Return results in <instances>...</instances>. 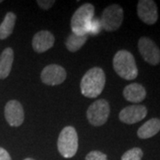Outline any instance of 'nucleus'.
<instances>
[{
	"label": "nucleus",
	"mask_w": 160,
	"mask_h": 160,
	"mask_svg": "<svg viewBox=\"0 0 160 160\" xmlns=\"http://www.w3.org/2000/svg\"><path fill=\"white\" fill-rule=\"evenodd\" d=\"M106 82L105 73L102 68L94 67L89 69L80 82L82 94L87 98H96L102 92Z\"/></svg>",
	"instance_id": "1"
},
{
	"label": "nucleus",
	"mask_w": 160,
	"mask_h": 160,
	"mask_svg": "<svg viewBox=\"0 0 160 160\" xmlns=\"http://www.w3.org/2000/svg\"><path fill=\"white\" fill-rule=\"evenodd\" d=\"M113 68L116 73L124 79L133 80L137 78L138 69L135 59L126 50H120L115 54Z\"/></svg>",
	"instance_id": "2"
},
{
	"label": "nucleus",
	"mask_w": 160,
	"mask_h": 160,
	"mask_svg": "<svg viewBox=\"0 0 160 160\" xmlns=\"http://www.w3.org/2000/svg\"><path fill=\"white\" fill-rule=\"evenodd\" d=\"M94 16V6L86 3L80 6L72 15L70 27L72 33L79 36L88 35L90 23Z\"/></svg>",
	"instance_id": "3"
},
{
	"label": "nucleus",
	"mask_w": 160,
	"mask_h": 160,
	"mask_svg": "<svg viewBox=\"0 0 160 160\" xmlns=\"http://www.w3.org/2000/svg\"><path fill=\"white\" fill-rule=\"evenodd\" d=\"M58 150L65 158H73L78 149V136L73 126H66L61 132L57 142Z\"/></svg>",
	"instance_id": "4"
},
{
	"label": "nucleus",
	"mask_w": 160,
	"mask_h": 160,
	"mask_svg": "<svg viewBox=\"0 0 160 160\" xmlns=\"http://www.w3.org/2000/svg\"><path fill=\"white\" fill-rule=\"evenodd\" d=\"M101 23L102 29L106 31H115L119 29L124 21V11L119 5H111L106 7L102 12Z\"/></svg>",
	"instance_id": "5"
},
{
	"label": "nucleus",
	"mask_w": 160,
	"mask_h": 160,
	"mask_svg": "<svg viewBox=\"0 0 160 160\" xmlns=\"http://www.w3.org/2000/svg\"><path fill=\"white\" fill-rule=\"evenodd\" d=\"M109 104L106 100H97L92 103L86 110L87 120L92 126H102L109 118Z\"/></svg>",
	"instance_id": "6"
},
{
	"label": "nucleus",
	"mask_w": 160,
	"mask_h": 160,
	"mask_svg": "<svg viewBox=\"0 0 160 160\" xmlns=\"http://www.w3.org/2000/svg\"><path fill=\"white\" fill-rule=\"evenodd\" d=\"M138 49L146 62L153 66H156L160 62V49L154 41L149 38H141L138 42Z\"/></svg>",
	"instance_id": "7"
},
{
	"label": "nucleus",
	"mask_w": 160,
	"mask_h": 160,
	"mask_svg": "<svg viewBox=\"0 0 160 160\" xmlns=\"http://www.w3.org/2000/svg\"><path fill=\"white\" fill-rule=\"evenodd\" d=\"M41 80L48 86H57L64 82L67 78L65 69L57 64H51L46 66L41 72Z\"/></svg>",
	"instance_id": "8"
},
{
	"label": "nucleus",
	"mask_w": 160,
	"mask_h": 160,
	"mask_svg": "<svg viewBox=\"0 0 160 160\" xmlns=\"http://www.w3.org/2000/svg\"><path fill=\"white\" fill-rule=\"evenodd\" d=\"M137 14L143 22L153 25L158 19L157 4L153 0H140L137 4Z\"/></svg>",
	"instance_id": "9"
},
{
	"label": "nucleus",
	"mask_w": 160,
	"mask_h": 160,
	"mask_svg": "<svg viewBox=\"0 0 160 160\" xmlns=\"http://www.w3.org/2000/svg\"><path fill=\"white\" fill-rule=\"evenodd\" d=\"M148 114L147 108L143 105H131L122 109L119 113V119L121 122L132 125L142 121Z\"/></svg>",
	"instance_id": "10"
},
{
	"label": "nucleus",
	"mask_w": 160,
	"mask_h": 160,
	"mask_svg": "<svg viewBox=\"0 0 160 160\" xmlns=\"http://www.w3.org/2000/svg\"><path fill=\"white\" fill-rule=\"evenodd\" d=\"M5 118L11 126H20L24 121V110L22 104L18 101L12 100L6 104Z\"/></svg>",
	"instance_id": "11"
},
{
	"label": "nucleus",
	"mask_w": 160,
	"mask_h": 160,
	"mask_svg": "<svg viewBox=\"0 0 160 160\" xmlns=\"http://www.w3.org/2000/svg\"><path fill=\"white\" fill-rule=\"evenodd\" d=\"M54 44V37L50 31L41 30L36 33L32 39V47L35 52L42 53L52 47Z\"/></svg>",
	"instance_id": "12"
},
{
	"label": "nucleus",
	"mask_w": 160,
	"mask_h": 160,
	"mask_svg": "<svg viewBox=\"0 0 160 160\" xmlns=\"http://www.w3.org/2000/svg\"><path fill=\"white\" fill-rule=\"evenodd\" d=\"M123 95L126 101L133 103L142 102L146 98L147 92L144 86L141 84L132 83L126 86L123 91Z\"/></svg>",
	"instance_id": "13"
},
{
	"label": "nucleus",
	"mask_w": 160,
	"mask_h": 160,
	"mask_svg": "<svg viewBox=\"0 0 160 160\" xmlns=\"http://www.w3.org/2000/svg\"><path fill=\"white\" fill-rule=\"evenodd\" d=\"M13 51L10 47L6 48L0 55V79L6 78L11 72L13 62Z\"/></svg>",
	"instance_id": "14"
},
{
	"label": "nucleus",
	"mask_w": 160,
	"mask_h": 160,
	"mask_svg": "<svg viewBox=\"0 0 160 160\" xmlns=\"http://www.w3.org/2000/svg\"><path fill=\"white\" fill-rule=\"evenodd\" d=\"M160 131L159 118H151L144 123L137 131V135L140 139H149L153 137Z\"/></svg>",
	"instance_id": "15"
},
{
	"label": "nucleus",
	"mask_w": 160,
	"mask_h": 160,
	"mask_svg": "<svg viewBox=\"0 0 160 160\" xmlns=\"http://www.w3.org/2000/svg\"><path fill=\"white\" fill-rule=\"evenodd\" d=\"M16 22V15L9 12H7L4 21L0 25V39H6L12 33Z\"/></svg>",
	"instance_id": "16"
},
{
	"label": "nucleus",
	"mask_w": 160,
	"mask_h": 160,
	"mask_svg": "<svg viewBox=\"0 0 160 160\" xmlns=\"http://www.w3.org/2000/svg\"><path fill=\"white\" fill-rule=\"evenodd\" d=\"M87 37H88V35L79 36V35L71 33L70 35H69V37L65 41L66 48L69 52H72L78 51L80 48L86 44Z\"/></svg>",
	"instance_id": "17"
},
{
	"label": "nucleus",
	"mask_w": 160,
	"mask_h": 160,
	"mask_svg": "<svg viewBox=\"0 0 160 160\" xmlns=\"http://www.w3.org/2000/svg\"><path fill=\"white\" fill-rule=\"evenodd\" d=\"M142 149L140 148H132L123 154L121 160H142Z\"/></svg>",
	"instance_id": "18"
},
{
	"label": "nucleus",
	"mask_w": 160,
	"mask_h": 160,
	"mask_svg": "<svg viewBox=\"0 0 160 160\" xmlns=\"http://www.w3.org/2000/svg\"><path fill=\"white\" fill-rule=\"evenodd\" d=\"M102 29L101 21L98 18H93L92 20L91 23H90V27H89V30H88V35H92V36H95L98 35L101 30Z\"/></svg>",
	"instance_id": "19"
},
{
	"label": "nucleus",
	"mask_w": 160,
	"mask_h": 160,
	"mask_svg": "<svg viewBox=\"0 0 160 160\" xmlns=\"http://www.w3.org/2000/svg\"><path fill=\"white\" fill-rule=\"evenodd\" d=\"M86 160H108L107 155L101 151L93 150L86 155Z\"/></svg>",
	"instance_id": "20"
},
{
	"label": "nucleus",
	"mask_w": 160,
	"mask_h": 160,
	"mask_svg": "<svg viewBox=\"0 0 160 160\" xmlns=\"http://www.w3.org/2000/svg\"><path fill=\"white\" fill-rule=\"evenodd\" d=\"M37 3H38V6L41 9L48 10V9H50L52 6H53L55 1H53V0H38Z\"/></svg>",
	"instance_id": "21"
},
{
	"label": "nucleus",
	"mask_w": 160,
	"mask_h": 160,
	"mask_svg": "<svg viewBox=\"0 0 160 160\" xmlns=\"http://www.w3.org/2000/svg\"><path fill=\"white\" fill-rule=\"evenodd\" d=\"M0 160H12L9 153L4 148L0 147Z\"/></svg>",
	"instance_id": "22"
},
{
	"label": "nucleus",
	"mask_w": 160,
	"mask_h": 160,
	"mask_svg": "<svg viewBox=\"0 0 160 160\" xmlns=\"http://www.w3.org/2000/svg\"><path fill=\"white\" fill-rule=\"evenodd\" d=\"M24 160H35V159H33V158H25V159Z\"/></svg>",
	"instance_id": "23"
},
{
	"label": "nucleus",
	"mask_w": 160,
	"mask_h": 160,
	"mask_svg": "<svg viewBox=\"0 0 160 160\" xmlns=\"http://www.w3.org/2000/svg\"><path fill=\"white\" fill-rule=\"evenodd\" d=\"M0 3H2V0H0Z\"/></svg>",
	"instance_id": "24"
}]
</instances>
